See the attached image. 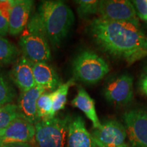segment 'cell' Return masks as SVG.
I'll return each mask as SVG.
<instances>
[{
	"label": "cell",
	"mask_w": 147,
	"mask_h": 147,
	"mask_svg": "<svg viewBox=\"0 0 147 147\" xmlns=\"http://www.w3.org/2000/svg\"><path fill=\"white\" fill-rule=\"evenodd\" d=\"M139 87L140 91L147 95V72L141 77L139 82Z\"/></svg>",
	"instance_id": "484cf974"
},
{
	"label": "cell",
	"mask_w": 147,
	"mask_h": 147,
	"mask_svg": "<svg viewBox=\"0 0 147 147\" xmlns=\"http://www.w3.org/2000/svg\"><path fill=\"white\" fill-rule=\"evenodd\" d=\"M34 137V125L18 117L0 131V146L10 143H29Z\"/></svg>",
	"instance_id": "30bf717a"
},
{
	"label": "cell",
	"mask_w": 147,
	"mask_h": 147,
	"mask_svg": "<svg viewBox=\"0 0 147 147\" xmlns=\"http://www.w3.org/2000/svg\"><path fill=\"white\" fill-rule=\"evenodd\" d=\"M18 55L17 47L3 37L0 36V66L15 61Z\"/></svg>",
	"instance_id": "ac0fdd59"
},
{
	"label": "cell",
	"mask_w": 147,
	"mask_h": 147,
	"mask_svg": "<svg viewBox=\"0 0 147 147\" xmlns=\"http://www.w3.org/2000/svg\"><path fill=\"white\" fill-rule=\"evenodd\" d=\"M19 117L17 105L8 104L0 108V131Z\"/></svg>",
	"instance_id": "44dd1931"
},
{
	"label": "cell",
	"mask_w": 147,
	"mask_h": 147,
	"mask_svg": "<svg viewBox=\"0 0 147 147\" xmlns=\"http://www.w3.org/2000/svg\"><path fill=\"white\" fill-rule=\"evenodd\" d=\"M127 136L134 147H147V113L131 110L123 116Z\"/></svg>",
	"instance_id": "ba28073f"
},
{
	"label": "cell",
	"mask_w": 147,
	"mask_h": 147,
	"mask_svg": "<svg viewBox=\"0 0 147 147\" xmlns=\"http://www.w3.org/2000/svg\"><path fill=\"white\" fill-rule=\"evenodd\" d=\"M33 71L36 85L41 86L46 90L54 91L61 84L57 73L49 64L33 63Z\"/></svg>",
	"instance_id": "9a60e30c"
},
{
	"label": "cell",
	"mask_w": 147,
	"mask_h": 147,
	"mask_svg": "<svg viewBox=\"0 0 147 147\" xmlns=\"http://www.w3.org/2000/svg\"><path fill=\"white\" fill-rule=\"evenodd\" d=\"M10 75L12 80L21 92L28 91L36 85L33 63L23 55L16 60Z\"/></svg>",
	"instance_id": "4fadbf2b"
},
{
	"label": "cell",
	"mask_w": 147,
	"mask_h": 147,
	"mask_svg": "<svg viewBox=\"0 0 147 147\" xmlns=\"http://www.w3.org/2000/svg\"><path fill=\"white\" fill-rule=\"evenodd\" d=\"M16 92L4 76L0 74V107L11 104L15 98Z\"/></svg>",
	"instance_id": "7402d4cb"
},
{
	"label": "cell",
	"mask_w": 147,
	"mask_h": 147,
	"mask_svg": "<svg viewBox=\"0 0 147 147\" xmlns=\"http://www.w3.org/2000/svg\"><path fill=\"white\" fill-rule=\"evenodd\" d=\"M67 147H96L91 134L87 131L84 119L80 116L71 118L67 139Z\"/></svg>",
	"instance_id": "5bb4252c"
},
{
	"label": "cell",
	"mask_w": 147,
	"mask_h": 147,
	"mask_svg": "<svg viewBox=\"0 0 147 147\" xmlns=\"http://www.w3.org/2000/svg\"><path fill=\"white\" fill-rule=\"evenodd\" d=\"M104 96L110 104L126 105L133 100L134 79L129 74L121 75L106 84Z\"/></svg>",
	"instance_id": "9c48e42d"
},
{
	"label": "cell",
	"mask_w": 147,
	"mask_h": 147,
	"mask_svg": "<svg viewBox=\"0 0 147 147\" xmlns=\"http://www.w3.org/2000/svg\"><path fill=\"white\" fill-rule=\"evenodd\" d=\"M71 117L55 116L40 120L34 125L35 137L38 147H65Z\"/></svg>",
	"instance_id": "5b68a950"
},
{
	"label": "cell",
	"mask_w": 147,
	"mask_h": 147,
	"mask_svg": "<svg viewBox=\"0 0 147 147\" xmlns=\"http://www.w3.org/2000/svg\"><path fill=\"white\" fill-rule=\"evenodd\" d=\"M0 147H33L29 143H10V144H3Z\"/></svg>",
	"instance_id": "4316f807"
},
{
	"label": "cell",
	"mask_w": 147,
	"mask_h": 147,
	"mask_svg": "<svg viewBox=\"0 0 147 147\" xmlns=\"http://www.w3.org/2000/svg\"><path fill=\"white\" fill-rule=\"evenodd\" d=\"M53 100L51 93L45 92L40 95L37 102V115L39 120L52 118Z\"/></svg>",
	"instance_id": "d6986e66"
},
{
	"label": "cell",
	"mask_w": 147,
	"mask_h": 147,
	"mask_svg": "<svg viewBox=\"0 0 147 147\" xmlns=\"http://www.w3.org/2000/svg\"><path fill=\"white\" fill-rule=\"evenodd\" d=\"M91 134L96 147L120 146L127 136L125 126L116 120L107 121L100 128L93 129Z\"/></svg>",
	"instance_id": "52a82bcc"
},
{
	"label": "cell",
	"mask_w": 147,
	"mask_h": 147,
	"mask_svg": "<svg viewBox=\"0 0 147 147\" xmlns=\"http://www.w3.org/2000/svg\"><path fill=\"white\" fill-rule=\"evenodd\" d=\"M9 32L8 20L0 13V36L3 37Z\"/></svg>",
	"instance_id": "d4e9b609"
},
{
	"label": "cell",
	"mask_w": 147,
	"mask_h": 147,
	"mask_svg": "<svg viewBox=\"0 0 147 147\" xmlns=\"http://www.w3.org/2000/svg\"><path fill=\"white\" fill-rule=\"evenodd\" d=\"M34 1L16 0L9 17V34L17 36L24 31L29 20Z\"/></svg>",
	"instance_id": "7c38bea8"
},
{
	"label": "cell",
	"mask_w": 147,
	"mask_h": 147,
	"mask_svg": "<svg viewBox=\"0 0 147 147\" xmlns=\"http://www.w3.org/2000/svg\"><path fill=\"white\" fill-rule=\"evenodd\" d=\"M75 2L77 5V12L80 18H87L93 14H98L100 1L78 0Z\"/></svg>",
	"instance_id": "ffe728a7"
},
{
	"label": "cell",
	"mask_w": 147,
	"mask_h": 147,
	"mask_svg": "<svg viewBox=\"0 0 147 147\" xmlns=\"http://www.w3.org/2000/svg\"><path fill=\"white\" fill-rule=\"evenodd\" d=\"M19 45L23 56L32 63H47L51 59V52L47 36L35 13L22 32Z\"/></svg>",
	"instance_id": "3957f363"
},
{
	"label": "cell",
	"mask_w": 147,
	"mask_h": 147,
	"mask_svg": "<svg viewBox=\"0 0 147 147\" xmlns=\"http://www.w3.org/2000/svg\"><path fill=\"white\" fill-rule=\"evenodd\" d=\"M71 104L73 107L78 108L83 112L86 117L93 123V129L100 128L102 126V123L96 113L95 101L83 87H79L78 88L76 96L71 101Z\"/></svg>",
	"instance_id": "2e32d148"
},
{
	"label": "cell",
	"mask_w": 147,
	"mask_h": 147,
	"mask_svg": "<svg viewBox=\"0 0 147 147\" xmlns=\"http://www.w3.org/2000/svg\"><path fill=\"white\" fill-rule=\"evenodd\" d=\"M0 108H1V107H0Z\"/></svg>",
	"instance_id": "f1b7e54d"
},
{
	"label": "cell",
	"mask_w": 147,
	"mask_h": 147,
	"mask_svg": "<svg viewBox=\"0 0 147 147\" xmlns=\"http://www.w3.org/2000/svg\"><path fill=\"white\" fill-rule=\"evenodd\" d=\"M46 89L39 85L25 92H21L18 99V111L19 117L35 125L40 120L37 115V102Z\"/></svg>",
	"instance_id": "8fae6325"
},
{
	"label": "cell",
	"mask_w": 147,
	"mask_h": 147,
	"mask_svg": "<svg viewBox=\"0 0 147 147\" xmlns=\"http://www.w3.org/2000/svg\"><path fill=\"white\" fill-rule=\"evenodd\" d=\"M36 14L48 41L53 48L59 47L74 23L71 8L61 1H43Z\"/></svg>",
	"instance_id": "7a4b0ae2"
},
{
	"label": "cell",
	"mask_w": 147,
	"mask_h": 147,
	"mask_svg": "<svg viewBox=\"0 0 147 147\" xmlns=\"http://www.w3.org/2000/svg\"><path fill=\"white\" fill-rule=\"evenodd\" d=\"M87 30L97 47L113 58L131 64L147 57V36L140 25L97 18Z\"/></svg>",
	"instance_id": "6da1fadb"
},
{
	"label": "cell",
	"mask_w": 147,
	"mask_h": 147,
	"mask_svg": "<svg viewBox=\"0 0 147 147\" xmlns=\"http://www.w3.org/2000/svg\"><path fill=\"white\" fill-rule=\"evenodd\" d=\"M118 147H129L127 145V144H123V145H121V146H118Z\"/></svg>",
	"instance_id": "83f0119b"
},
{
	"label": "cell",
	"mask_w": 147,
	"mask_h": 147,
	"mask_svg": "<svg viewBox=\"0 0 147 147\" xmlns=\"http://www.w3.org/2000/svg\"><path fill=\"white\" fill-rule=\"evenodd\" d=\"M109 71V66L106 61L90 50L79 53L72 61L74 79L86 84L97 83Z\"/></svg>",
	"instance_id": "277c9868"
},
{
	"label": "cell",
	"mask_w": 147,
	"mask_h": 147,
	"mask_svg": "<svg viewBox=\"0 0 147 147\" xmlns=\"http://www.w3.org/2000/svg\"><path fill=\"white\" fill-rule=\"evenodd\" d=\"M74 84V79H71L65 84H61L53 93H51L53 100V116L55 117L57 113L65 108L67 102V95L69 87Z\"/></svg>",
	"instance_id": "e0dca14e"
},
{
	"label": "cell",
	"mask_w": 147,
	"mask_h": 147,
	"mask_svg": "<svg viewBox=\"0 0 147 147\" xmlns=\"http://www.w3.org/2000/svg\"><path fill=\"white\" fill-rule=\"evenodd\" d=\"M132 4L137 16L147 23V0H134Z\"/></svg>",
	"instance_id": "603a6c76"
},
{
	"label": "cell",
	"mask_w": 147,
	"mask_h": 147,
	"mask_svg": "<svg viewBox=\"0 0 147 147\" xmlns=\"http://www.w3.org/2000/svg\"><path fill=\"white\" fill-rule=\"evenodd\" d=\"M98 14L106 21L140 25L134 5L127 0L100 1Z\"/></svg>",
	"instance_id": "8992f818"
},
{
	"label": "cell",
	"mask_w": 147,
	"mask_h": 147,
	"mask_svg": "<svg viewBox=\"0 0 147 147\" xmlns=\"http://www.w3.org/2000/svg\"><path fill=\"white\" fill-rule=\"evenodd\" d=\"M15 3V1L12 0H3L0 1V13L5 16L9 21V17L11 10Z\"/></svg>",
	"instance_id": "cb8c5ba5"
}]
</instances>
